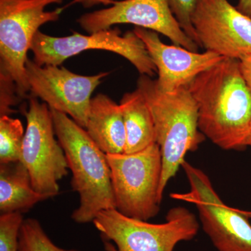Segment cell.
Here are the masks:
<instances>
[{"mask_svg": "<svg viewBox=\"0 0 251 251\" xmlns=\"http://www.w3.org/2000/svg\"><path fill=\"white\" fill-rule=\"evenodd\" d=\"M197 103L201 133L224 150L247 148L251 92L237 59L225 58L188 85Z\"/></svg>", "mask_w": 251, "mask_h": 251, "instance_id": "1", "label": "cell"}, {"mask_svg": "<svg viewBox=\"0 0 251 251\" xmlns=\"http://www.w3.org/2000/svg\"><path fill=\"white\" fill-rule=\"evenodd\" d=\"M50 109L56 136L72 173L71 185L80 204L72 213L77 224L93 222L99 212L116 209L111 171L106 154L91 139L85 128L66 114Z\"/></svg>", "mask_w": 251, "mask_h": 251, "instance_id": "2", "label": "cell"}, {"mask_svg": "<svg viewBox=\"0 0 251 251\" xmlns=\"http://www.w3.org/2000/svg\"><path fill=\"white\" fill-rule=\"evenodd\" d=\"M137 88L145 97L154 122L163 163L159 189L163 198L167 184L179 171L186 153L196 151L205 136L199 129L197 103L188 85L165 92L158 88L156 80L141 75Z\"/></svg>", "mask_w": 251, "mask_h": 251, "instance_id": "3", "label": "cell"}, {"mask_svg": "<svg viewBox=\"0 0 251 251\" xmlns=\"http://www.w3.org/2000/svg\"><path fill=\"white\" fill-rule=\"evenodd\" d=\"M92 223L106 251H174L179 243L194 239L200 228L196 215L181 206L170 209L162 224L128 217L116 209L100 211Z\"/></svg>", "mask_w": 251, "mask_h": 251, "instance_id": "4", "label": "cell"}, {"mask_svg": "<svg viewBox=\"0 0 251 251\" xmlns=\"http://www.w3.org/2000/svg\"><path fill=\"white\" fill-rule=\"evenodd\" d=\"M63 0H0V82L14 86L20 98L29 92L25 64L39 27L55 22L64 8L46 11Z\"/></svg>", "mask_w": 251, "mask_h": 251, "instance_id": "5", "label": "cell"}, {"mask_svg": "<svg viewBox=\"0 0 251 251\" xmlns=\"http://www.w3.org/2000/svg\"><path fill=\"white\" fill-rule=\"evenodd\" d=\"M106 156L117 210L128 217L147 221L158 215L163 169L158 144L138 152Z\"/></svg>", "mask_w": 251, "mask_h": 251, "instance_id": "6", "label": "cell"}, {"mask_svg": "<svg viewBox=\"0 0 251 251\" xmlns=\"http://www.w3.org/2000/svg\"><path fill=\"white\" fill-rule=\"evenodd\" d=\"M190 184L188 193L172 197L192 202L203 231L217 251H251V224L246 211L229 207L202 171L184 161L181 165Z\"/></svg>", "mask_w": 251, "mask_h": 251, "instance_id": "7", "label": "cell"}, {"mask_svg": "<svg viewBox=\"0 0 251 251\" xmlns=\"http://www.w3.org/2000/svg\"><path fill=\"white\" fill-rule=\"evenodd\" d=\"M27 127L21 159L36 192L47 199L57 196L59 181L68 174V162L54 131L50 109L39 99L29 97L25 112Z\"/></svg>", "mask_w": 251, "mask_h": 251, "instance_id": "8", "label": "cell"}, {"mask_svg": "<svg viewBox=\"0 0 251 251\" xmlns=\"http://www.w3.org/2000/svg\"><path fill=\"white\" fill-rule=\"evenodd\" d=\"M89 50L110 51L129 61L141 75L152 77L156 67L143 41L133 31L122 35L117 29L97 31L89 35L74 32L71 36L57 37L38 31L30 50L38 65L60 66L64 61Z\"/></svg>", "mask_w": 251, "mask_h": 251, "instance_id": "9", "label": "cell"}, {"mask_svg": "<svg viewBox=\"0 0 251 251\" xmlns=\"http://www.w3.org/2000/svg\"><path fill=\"white\" fill-rule=\"evenodd\" d=\"M26 77L29 97L41 99L50 108L66 114L85 128L94 91L110 73L94 75L74 74L60 66L38 65L27 58Z\"/></svg>", "mask_w": 251, "mask_h": 251, "instance_id": "10", "label": "cell"}, {"mask_svg": "<svg viewBox=\"0 0 251 251\" xmlns=\"http://www.w3.org/2000/svg\"><path fill=\"white\" fill-rule=\"evenodd\" d=\"M112 4L82 15L77 23L89 34L110 29L115 25H134L167 36L175 45L198 52L200 46L181 29L168 0H122Z\"/></svg>", "mask_w": 251, "mask_h": 251, "instance_id": "11", "label": "cell"}, {"mask_svg": "<svg viewBox=\"0 0 251 251\" xmlns=\"http://www.w3.org/2000/svg\"><path fill=\"white\" fill-rule=\"evenodd\" d=\"M191 22L206 51L237 60L251 54V18L228 0H198Z\"/></svg>", "mask_w": 251, "mask_h": 251, "instance_id": "12", "label": "cell"}, {"mask_svg": "<svg viewBox=\"0 0 251 251\" xmlns=\"http://www.w3.org/2000/svg\"><path fill=\"white\" fill-rule=\"evenodd\" d=\"M133 31L143 41L156 67L158 88L173 92L188 86L200 74L226 57L215 52L188 50L179 46H170L160 39L156 31L135 27Z\"/></svg>", "mask_w": 251, "mask_h": 251, "instance_id": "13", "label": "cell"}, {"mask_svg": "<svg viewBox=\"0 0 251 251\" xmlns=\"http://www.w3.org/2000/svg\"><path fill=\"white\" fill-rule=\"evenodd\" d=\"M85 129L105 154L125 153L126 133L121 108L105 94H97L91 100Z\"/></svg>", "mask_w": 251, "mask_h": 251, "instance_id": "14", "label": "cell"}, {"mask_svg": "<svg viewBox=\"0 0 251 251\" xmlns=\"http://www.w3.org/2000/svg\"><path fill=\"white\" fill-rule=\"evenodd\" d=\"M46 200L32 187L29 172L22 162L0 163L1 214H23Z\"/></svg>", "mask_w": 251, "mask_h": 251, "instance_id": "15", "label": "cell"}, {"mask_svg": "<svg viewBox=\"0 0 251 251\" xmlns=\"http://www.w3.org/2000/svg\"><path fill=\"white\" fill-rule=\"evenodd\" d=\"M126 133V153L138 152L156 143L152 115L145 97L138 88L124 94L120 100Z\"/></svg>", "mask_w": 251, "mask_h": 251, "instance_id": "16", "label": "cell"}, {"mask_svg": "<svg viewBox=\"0 0 251 251\" xmlns=\"http://www.w3.org/2000/svg\"><path fill=\"white\" fill-rule=\"evenodd\" d=\"M24 137L21 120L0 116V163L20 161Z\"/></svg>", "mask_w": 251, "mask_h": 251, "instance_id": "17", "label": "cell"}, {"mask_svg": "<svg viewBox=\"0 0 251 251\" xmlns=\"http://www.w3.org/2000/svg\"><path fill=\"white\" fill-rule=\"evenodd\" d=\"M18 251H80L62 249L51 241L39 221L29 218L23 220L18 237Z\"/></svg>", "mask_w": 251, "mask_h": 251, "instance_id": "18", "label": "cell"}, {"mask_svg": "<svg viewBox=\"0 0 251 251\" xmlns=\"http://www.w3.org/2000/svg\"><path fill=\"white\" fill-rule=\"evenodd\" d=\"M23 214L0 216V251H18V237L23 222Z\"/></svg>", "mask_w": 251, "mask_h": 251, "instance_id": "19", "label": "cell"}, {"mask_svg": "<svg viewBox=\"0 0 251 251\" xmlns=\"http://www.w3.org/2000/svg\"><path fill=\"white\" fill-rule=\"evenodd\" d=\"M172 11L181 29L198 45L197 36L191 22V16L198 0H168ZM199 46V45H198Z\"/></svg>", "mask_w": 251, "mask_h": 251, "instance_id": "20", "label": "cell"}, {"mask_svg": "<svg viewBox=\"0 0 251 251\" xmlns=\"http://www.w3.org/2000/svg\"><path fill=\"white\" fill-rule=\"evenodd\" d=\"M239 61V68L244 80L251 92V54Z\"/></svg>", "mask_w": 251, "mask_h": 251, "instance_id": "21", "label": "cell"}, {"mask_svg": "<svg viewBox=\"0 0 251 251\" xmlns=\"http://www.w3.org/2000/svg\"><path fill=\"white\" fill-rule=\"evenodd\" d=\"M114 1L115 0H73L72 4H81L84 7L90 8L99 4H112Z\"/></svg>", "mask_w": 251, "mask_h": 251, "instance_id": "22", "label": "cell"}, {"mask_svg": "<svg viewBox=\"0 0 251 251\" xmlns=\"http://www.w3.org/2000/svg\"><path fill=\"white\" fill-rule=\"evenodd\" d=\"M236 8L243 14L251 18V0H239Z\"/></svg>", "mask_w": 251, "mask_h": 251, "instance_id": "23", "label": "cell"}, {"mask_svg": "<svg viewBox=\"0 0 251 251\" xmlns=\"http://www.w3.org/2000/svg\"><path fill=\"white\" fill-rule=\"evenodd\" d=\"M247 145L248 146L251 147V136L249 137V139H248L247 142Z\"/></svg>", "mask_w": 251, "mask_h": 251, "instance_id": "24", "label": "cell"}, {"mask_svg": "<svg viewBox=\"0 0 251 251\" xmlns=\"http://www.w3.org/2000/svg\"><path fill=\"white\" fill-rule=\"evenodd\" d=\"M249 135L251 136V121L250 123V126H249Z\"/></svg>", "mask_w": 251, "mask_h": 251, "instance_id": "25", "label": "cell"}, {"mask_svg": "<svg viewBox=\"0 0 251 251\" xmlns=\"http://www.w3.org/2000/svg\"></svg>", "mask_w": 251, "mask_h": 251, "instance_id": "26", "label": "cell"}]
</instances>
